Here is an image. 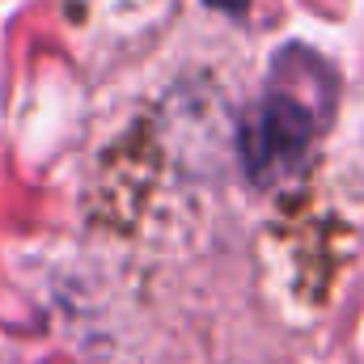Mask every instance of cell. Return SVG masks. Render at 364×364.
I'll use <instances>...</instances> for the list:
<instances>
[{
    "mask_svg": "<svg viewBox=\"0 0 364 364\" xmlns=\"http://www.w3.org/2000/svg\"><path fill=\"white\" fill-rule=\"evenodd\" d=\"M318 119L305 102H296L292 93H272L263 97L246 123H242V166L259 186L284 182L288 174L301 170V161L309 157Z\"/></svg>",
    "mask_w": 364,
    "mask_h": 364,
    "instance_id": "1",
    "label": "cell"
},
{
    "mask_svg": "<svg viewBox=\"0 0 364 364\" xmlns=\"http://www.w3.org/2000/svg\"><path fill=\"white\" fill-rule=\"evenodd\" d=\"M208 4H212V9H225V13H242L250 0H208Z\"/></svg>",
    "mask_w": 364,
    "mask_h": 364,
    "instance_id": "2",
    "label": "cell"
}]
</instances>
